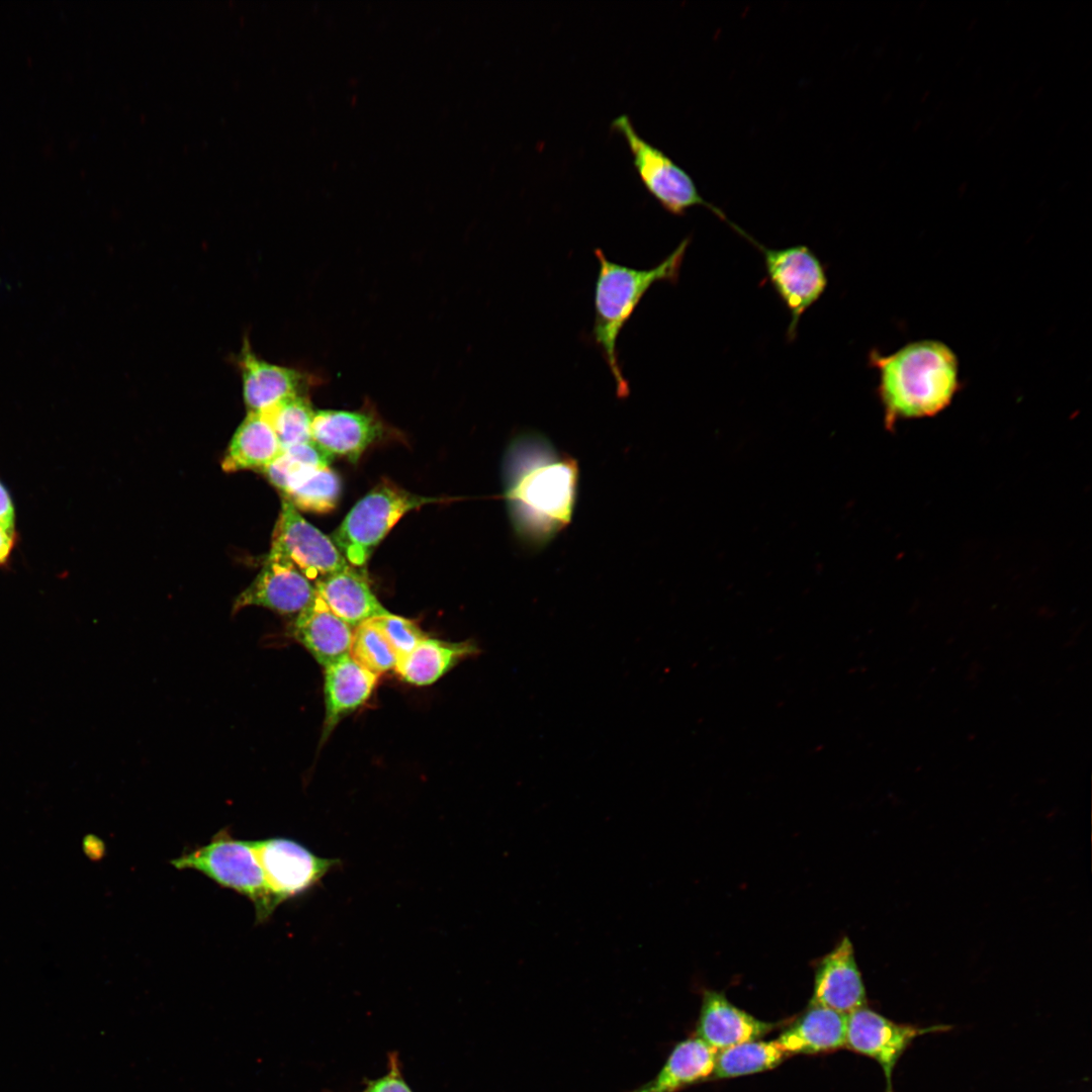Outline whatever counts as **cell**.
Wrapping results in <instances>:
<instances>
[{
	"mask_svg": "<svg viewBox=\"0 0 1092 1092\" xmlns=\"http://www.w3.org/2000/svg\"><path fill=\"white\" fill-rule=\"evenodd\" d=\"M340 491L339 476L329 466H306L290 477L283 493L296 509L328 513L337 506Z\"/></svg>",
	"mask_w": 1092,
	"mask_h": 1092,
	"instance_id": "cell-23",
	"label": "cell"
},
{
	"mask_svg": "<svg viewBox=\"0 0 1092 1092\" xmlns=\"http://www.w3.org/2000/svg\"><path fill=\"white\" fill-rule=\"evenodd\" d=\"M291 634L325 667L350 652L353 629L336 616L316 593L298 613Z\"/></svg>",
	"mask_w": 1092,
	"mask_h": 1092,
	"instance_id": "cell-16",
	"label": "cell"
},
{
	"mask_svg": "<svg viewBox=\"0 0 1092 1092\" xmlns=\"http://www.w3.org/2000/svg\"><path fill=\"white\" fill-rule=\"evenodd\" d=\"M950 1028L945 1024L922 1027L897 1023L864 1006L847 1014L845 1048L875 1060L884 1072L886 1092H893V1071L913 1040Z\"/></svg>",
	"mask_w": 1092,
	"mask_h": 1092,
	"instance_id": "cell-8",
	"label": "cell"
},
{
	"mask_svg": "<svg viewBox=\"0 0 1092 1092\" xmlns=\"http://www.w3.org/2000/svg\"><path fill=\"white\" fill-rule=\"evenodd\" d=\"M176 869L198 871L221 887L252 901L257 922H264L279 905L266 883L251 840L232 838L220 831L205 845L171 860Z\"/></svg>",
	"mask_w": 1092,
	"mask_h": 1092,
	"instance_id": "cell-4",
	"label": "cell"
},
{
	"mask_svg": "<svg viewBox=\"0 0 1092 1092\" xmlns=\"http://www.w3.org/2000/svg\"><path fill=\"white\" fill-rule=\"evenodd\" d=\"M15 514L12 500L6 488L0 482V528L14 531Z\"/></svg>",
	"mask_w": 1092,
	"mask_h": 1092,
	"instance_id": "cell-29",
	"label": "cell"
},
{
	"mask_svg": "<svg viewBox=\"0 0 1092 1092\" xmlns=\"http://www.w3.org/2000/svg\"><path fill=\"white\" fill-rule=\"evenodd\" d=\"M372 621L381 630L398 658L410 653L427 637L416 623L391 613L373 618Z\"/></svg>",
	"mask_w": 1092,
	"mask_h": 1092,
	"instance_id": "cell-27",
	"label": "cell"
},
{
	"mask_svg": "<svg viewBox=\"0 0 1092 1092\" xmlns=\"http://www.w3.org/2000/svg\"><path fill=\"white\" fill-rule=\"evenodd\" d=\"M382 427L364 413L324 410L314 412L311 441L328 454L356 462L363 451L380 437Z\"/></svg>",
	"mask_w": 1092,
	"mask_h": 1092,
	"instance_id": "cell-15",
	"label": "cell"
},
{
	"mask_svg": "<svg viewBox=\"0 0 1092 1092\" xmlns=\"http://www.w3.org/2000/svg\"><path fill=\"white\" fill-rule=\"evenodd\" d=\"M271 548L285 556L308 580L316 581L349 566L335 543L305 521L287 499L282 503Z\"/></svg>",
	"mask_w": 1092,
	"mask_h": 1092,
	"instance_id": "cell-10",
	"label": "cell"
},
{
	"mask_svg": "<svg viewBox=\"0 0 1092 1092\" xmlns=\"http://www.w3.org/2000/svg\"><path fill=\"white\" fill-rule=\"evenodd\" d=\"M349 653L359 664L377 675L394 668L398 658L372 619L354 628Z\"/></svg>",
	"mask_w": 1092,
	"mask_h": 1092,
	"instance_id": "cell-25",
	"label": "cell"
},
{
	"mask_svg": "<svg viewBox=\"0 0 1092 1092\" xmlns=\"http://www.w3.org/2000/svg\"><path fill=\"white\" fill-rule=\"evenodd\" d=\"M752 244L763 254L767 280L790 311L787 336L794 340L800 318L827 287L824 265L804 245L767 249L754 240Z\"/></svg>",
	"mask_w": 1092,
	"mask_h": 1092,
	"instance_id": "cell-7",
	"label": "cell"
},
{
	"mask_svg": "<svg viewBox=\"0 0 1092 1092\" xmlns=\"http://www.w3.org/2000/svg\"><path fill=\"white\" fill-rule=\"evenodd\" d=\"M478 651L470 641L447 642L426 637L410 653L397 659L395 670L416 686H428L439 679L461 658Z\"/></svg>",
	"mask_w": 1092,
	"mask_h": 1092,
	"instance_id": "cell-22",
	"label": "cell"
},
{
	"mask_svg": "<svg viewBox=\"0 0 1092 1092\" xmlns=\"http://www.w3.org/2000/svg\"><path fill=\"white\" fill-rule=\"evenodd\" d=\"M316 595L310 581L281 553L271 548L264 566L234 603V612L258 606L279 614L299 613Z\"/></svg>",
	"mask_w": 1092,
	"mask_h": 1092,
	"instance_id": "cell-11",
	"label": "cell"
},
{
	"mask_svg": "<svg viewBox=\"0 0 1092 1092\" xmlns=\"http://www.w3.org/2000/svg\"><path fill=\"white\" fill-rule=\"evenodd\" d=\"M366 1092H412L408 1086L403 1081L397 1061L394 1058H390V1071L388 1074L380 1079L371 1082Z\"/></svg>",
	"mask_w": 1092,
	"mask_h": 1092,
	"instance_id": "cell-28",
	"label": "cell"
},
{
	"mask_svg": "<svg viewBox=\"0 0 1092 1092\" xmlns=\"http://www.w3.org/2000/svg\"><path fill=\"white\" fill-rule=\"evenodd\" d=\"M611 128L626 140L633 157V166L642 184L664 210L682 216L693 206H705L737 230L738 226L731 222L720 208L701 195L692 176L685 169L637 132L627 114L613 119Z\"/></svg>",
	"mask_w": 1092,
	"mask_h": 1092,
	"instance_id": "cell-6",
	"label": "cell"
},
{
	"mask_svg": "<svg viewBox=\"0 0 1092 1092\" xmlns=\"http://www.w3.org/2000/svg\"><path fill=\"white\" fill-rule=\"evenodd\" d=\"M847 1014L809 1005L776 1039L789 1056L821 1054L845 1048Z\"/></svg>",
	"mask_w": 1092,
	"mask_h": 1092,
	"instance_id": "cell-18",
	"label": "cell"
},
{
	"mask_svg": "<svg viewBox=\"0 0 1092 1092\" xmlns=\"http://www.w3.org/2000/svg\"><path fill=\"white\" fill-rule=\"evenodd\" d=\"M314 587L328 608L352 628L390 613L377 600L365 575L350 565L320 578Z\"/></svg>",
	"mask_w": 1092,
	"mask_h": 1092,
	"instance_id": "cell-19",
	"label": "cell"
},
{
	"mask_svg": "<svg viewBox=\"0 0 1092 1092\" xmlns=\"http://www.w3.org/2000/svg\"><path fill=\"white\" fill-rule=\"evenodd\" d=\"M264 414L269 418L283 448L311 441L314 412L305 397H291Z\"/></svg>",
	"mask_w": 1092,
	"mask_h": 1092,
	"instance_id": "cell-26",
	"label": "cell"
},
{
	"mask_svg": "<svg viewBox=\"0 0 1092 1092\" xmlns=\"http://www.w3.org/2000/svg\"><path fill=\"white\" fill-rule=\"evenodd\" d=\"M503 498L514 535L539 551L571 523L579 487L577 460L537 430L513 436L503 458Z\"/></svg>",
	"mask_w": 1092,
	"mask_h": 1092,
	"instance_id": "cell-1",
	"label": "cell"
},
{
	"mask_svg": "<svg viewBox=\"0 0 1092 1092\" xmlns=\"http://www.w3.org/2000/svg\"><path fill=\"white\" fill-rule=\"evenodd\" d=\"M788 1055L776 1040H751L718 1051L713 1077L733 1078L778 1067Z\"/></svg>",
	"mask_w": 1092,
	"mask_h": 1092,
	"instance_id": "cell-24",
	"label": "cell"
},
{
	"mask_svg": "<svg viewBox=\"0 0 1092 1092\" xmlns=\"http://www.w3.org/2000/svg\"><path fill=\"white\" fill-rule=\"evenodd\" d=\"M268 888L281 904L311 888L336 864V858L313 854L302 844L285 837L251 840Z\"/></svg>",
	"mask_w": 1092,
	"mask_h": 1092,
	"instance_id": "cell-9",
	"label": "cell"
},
{
	"mask_svg": "<svg viewBox=\"0 0 1092 1092\" xmlns=\"http://www.w3.org/2000/svg\"><path fill=\"white\" fill-rule=\"evenodd\" d=\"M809 1005L843 1014L867 1006L864 985L849 938L840 940L817 964Z\"/></svg>",
	"mask_w": 1092,
	"mask_h": 1092,
	"instance_id": "cell-12",
	"label": "cell"
},
{
	"mask_svg": "<svg viewBox=\"0 0 1092 1092\" xmlns=\"http://www.w3.org/2000/svg\"><path fill=\"white\" fill-rule=\"evenodd\" d=\"M273 426L264 413L249 412L238 427L222 460L223 470L264 469L283 452Z\"/></svg>",
	"mask_w": 1092,
	"mask_h": 1092,
	"instance_id": "cell-21",
	"label": "cell"
},
{
	"mask_svg": "<svg viewBox=\"0 0 1092 1092\" xmlns=\"http://www.w3.org/2000/svg\"><path fill=\"white\" fill-rule=\"evenodd\" d=\"M734 1006L723 993H703L696 1036L715 1051L757 1040L776 1028Z\"/></svg>",
	"mask_w": 1092,
	"mask_h": 1092,
	"instance_id": "cell-14",
	"label": "cell"
},
{
	"mask_svg": "<svg viewBox=\"0 0 1092 1092\" xmlns=\"http://www.w3.org/2000/svg\"><path fill=\"white\" fill-rule=\"evenodd\" d=\"M717 1051L697 1036L675 1044L658 1074L629 1092H677L713 1075Z\"/></svg>",
	"mask_w": 1092,
	"mask_h": 1092,
	"instance_id": "cell-20",
	"label": "cell"
},
{
	"mask_svg": "<svg viewBox=\"0 0 1092 1092\" xmlns=\"http://www.w3.org/2000/svg\"><path fill=\"white\" fill-rule=\"evenodd\" d=\"M691 238H685L659 264L636 269L610 261L602 249H595L599 272L594 289L595 318L592 340L600 350L616 385L619 398L630 394L624 376L617 341L643 296L656 282L675 284Z\"/></svg>",
	"mask_w": 1092,
	"mask_h": 1092,
	"instance_id": "cell-3",
	"label": "cell"
},
{
	"mask_svg": "<svg viewBox=\"0 0 1092 1092\" xmlns=\"http://www.w3.org/2000/svg\"><path fill=\"white\" fill-rule=\"evenodd\" d=\"M245 404L251 413H266L300 395L305 381L299 371L260 358L246 340L237 356Z\"/></svg>",
	"mask_w": 1092,
	"mask_h": 1092,
	"instance_id": "cell-13",
	"label": "cell"
},
{
	"mask_svg": "<svg viewBox=\"0 0 1092 1092\" xmlns=\"http://www.w3.org/2000/svg\"><path fill=\"white\" fill-rule=\"evenodd\" d=\"M15 532L0 528V565L5 564L14 546Z\"/></svg>",
	"mask_w": 1092,
	"mask_h": 1092,
	"instance_id": "cell-30",
	"label": "cell"
},
{
	"mask_svg": "<svg viewBox=\"0 0 1092 1092\" xmlns=\"http://www.w3.org/2000/svg\"><path fill=\"white\" fill-rule=\"evenodd\" d=\"M438 500L413 494L390 482L379 484L351 509L335 531L333 542L348 563L362 566L406 513Z\"/></svg>",
	"mask_w": 1092,
	"mask_h": 1092,
	"instance_id": "cell-5",
	"label": "cell"
},
{
	"mask_svg": "<svg viewBox=\"0 0 1092 1092\" xmlns=\"http://www.w3.org/2000/svg\"><path fill=\"white\" fill-rule=\"evenodd\" d=\"M377 678V674L359 664L350 653L325 666L326 716L323 740L343 717L369 699Z\"/></svg>",
	"mask_w": 1092,
	"mask_h": 1092,
	"instance_id": "cell-17",
	"label": "cell"
},
{
	"mask_svg": "<svg viewBox=\"0 0 1092 1092\" xmlns=\"http://www.w3.org/2000/svg\"><path fill=\"white\" fill-rule=\"evenodd\" d=\"M869 363L878 371L877 394L889 430L899 421L938 415L962 387L958 356L938 340L910 342L887 355L872 350Z\"/></svg>",
	"mask_w": 1092,
	"mask_h": 1092,
	"instance_id": "cell-2",
	"label": "cell"
}]
</instances>
